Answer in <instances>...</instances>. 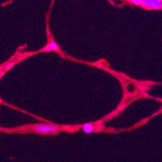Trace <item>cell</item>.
Here are the masks:
<instances>
[{"instance_id": "obj_1", "label": "cell", "mask_w": 162, "mask_h": 162, "mask_svg": "<svg viewBox=\"0 0 162 162\" xmlns=\"http://www.w3.org/2000/svg\"><path fill=\"white\" fill-rule=\"evenodd\" d=\"M30 129L33 130L34 132L43 134V135H50V134H56L60 131V128L56 125L47 124H38L31 126Z\"/></svg>"}, {"instance_id": "obj_2", "label": "cell", "mask_w": 162, "mask_h": 162, "mask_svg": "<svg viewBox=\"0 0 162 162\" xmlns=\"http://www.w3.org/2000/svg\"><path fill=\"white\" fill-rule=\"evenodd\" d=\"M129 3L150 10H161L162 7L161 0H131Z\"/></svg>"}, {"instance_id": "obj_3", "label": "cell", "mask_w": 162, "mask_h": 162, "mask_svg": "<svg viewBox=\"0 0 162 162\" xmlns=\"http://www.w3.org/2000/svg\"><path fill=\"white\" fill-rule=\"evenodd\" d=\"M81 128H82V131L85 132V133H86V134H91L94 131V125L91 124V123H86Z\"/></svg>"}, {"instance_id": "obj_4", "label": "cell", "mask_w": 162, "mask_h": 162, "mask_svg": "<svg viewBox=\"0 0 162 162\" xmlns=\"http://www.w3.org/2000/svg\"><path fill=\"white\" fill-rule=\"evenodd\" d=\"M48 46L50 47L52 51H60V46L58 45V44L56 42L55 40H53L52 38H51V40L49 44H48Z\"/></svg>"}, {"instance_id": "obj_5", "label": "cell", "mask_w": 162, "mask_h": 162, "mask_svg": "<svg viewBox=\"0 0 162 162\" xmlns=\"http://www.w3.org/2000/svg\"><path fill=\"white\" fill-rule=\"evenodd\" d=\"M15 63H16V61H10L9 63H7V64L4 67L5 72H6V71H8V70H10V69H11L15 66Z\"/></svg>"}, {"instance_id": "obj_6", "label": "cell", "mask_w": 162, "mask_h": 162, "mask_svg": "<svg viewBox=\"0 0 162 162\" xmlns=\"http://www.w3.org/2000/svg\"><path fill=\"white\" fill-rule=\"evenodd\" d=\"M51 48L50 47L48 46V44H47L46 46H44V47L42 49L40 50V52H51Z\"/></svg>"}, {"instance_id": "obj_7", "label": "cell", "mask_w": 162, "mask_h": 162, "mask_svg": "<svg viewBox=\"0 0 162 162\" xmlns=\"http://www.w3.org/2000/svg\"><path fill=\"white\" fill-rule=\"evenodd\" d=\"M28 55V53H24V54H22V55H20L19 56H18V59H19V60H22V59L25 58Z\"/></svg>"}, {"instance_id": "obj_8", "label": "cell", "mask_w": 162, "mask_h": 162, "mask_svg": "<svg viewBox=\"0 0 162 162\" xmlns=\"http://www.w3.org/2000/svg\"><path fill=\"white\" fill-rule=\"evenodd\" d=\"M4 74H5V71H3V70H0V78L3 77Z\"/></svg>"}]
</instances>
